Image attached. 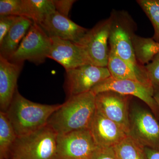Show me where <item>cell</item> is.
<instances>
[{"instance_id":"obj_11","label":"cell","mask_w":159,"mask_h":159,"mask_svg":"<svg viewBox=\"0 0 159 159\" xmlns=\"http://www.w3.org/2000/svg\"><path fill=\"white\" fill-rule=\"evenodd\" d=\"M129 96L113 91H105L96 95L97 110L121 126L128 135L129 130Z\"/></svg>"},{"instance_id":"obj_12","label":"cell","mask_w":159,"mask_h":159,"mask_svg":"<svg viewBox=\"0 0 159 159\" xmlns=\"http://www.w3.org/2000/svg\"><path fill=\"white\" fill-rule=\"evenodd\" d=\"M89 129L99 148H113L128 135L121 126L97 110Z\"/></svg>"},{"instance_id":"obj_5","label":"cell","mask_w":159,"mask_h":159,"mask_svg":"<svg viewBox=\"0 0 159 159\" xmlns=\"http://www.w3.org/2000/svg\"><path fill=\"white\" fill-rule=\"evenodd\" d=\"M51 45V37L39 25L34 22L9 60L17 64H24L28 61L39 65L48 57Z\"/></svg>"},{"instance_id":"obj_15","label":"cell","mask_w":159,"mask_h":159,"mask_svg":"<svg viewBox=\"0 0 159 159\" xmlns=\"http://www.w3.org/2000/svg\"><path fill=\"white\" fill-rule=\"evenodd\" d=\"M24 64L15 63L0 56V108L6 112L17 89Z\"/></svg>"},{"instance_id":"obj_25","label":"cell","mask_w":159,"mask_h":159,"mask_svg":"<svg viewBox=\"0 0 159 159\" xmlns=\"http://www.w3.org/2000/svg\"><path fill=\"white\" fill-rule=\"evenodd\" d=\"M18 17L16 16H0V43L2 41Z\"/></svg>"},{"instance_id":"obj_18","label":"cell","mask_w":159,"mask_h":159,"mask_svg":"<svg viewBox=\"0 0 159 159\" xmlns=\"http://www.w3.org/2000/svg\"><path fill=\"white\" fill-rule=\"evenodd\" d=\"M24 16L39 24L56 11L53 0H23Z\"/></svg>"},{"instance_id":"obj_29","label":"cell","mask_w":159,"mask_h":159,"mask_svg":"<svg viewBox=\"0 0 159 159\" xmlns=\"http://www.w3.org/2000/svg\"><path fill=\"white\" fill-rule=\"evenodd\" d=\"M154 98L157 102L159 108V88L154 89Z\"/></svg>"},{"instance_id":"obj_16","label":"cell","mask_w":159,"mask_h":159,"mask_svg":"<svg viewBox=\"0 0 159 159\" xmlns=\"http://www.w3.org/2000/svg\"><path fill=\"white\" fill-rule=\"evenodd\" d=\"M107 67L111 77L115 79L130 80L152 85L145 66H135L122 59L116 53L111 51Z\"/></svg>"},{"instance_id":"obj_19","label":"cell","mask_w":159,"mask_h":159,"mask_svg":"<svg viewBox=\"0 0 159 159\" xmlns=\"http://www.w3.org/2000/svg\"><path fill=\"white\" fill-rule=\"evenodd\" d=\"M132 43L136 58L142 65L148 64L159 52V43L152 38L142 37L135 34Z\"/></svg>"},{"instance_id":"obj_14","label":"cell","mask_w":159,"mask_h":159,"mask_svg":"<svg viewBox=\"0 0 159 159\" xmlns=\"http://www.w3.org/2000/svg\"><path fill=\"white\" fill-rule=\"evenodd\" d=\"M39 25L49 37L79 42L89 29L79 25L57 11L48 16Z\"/></svg>"},{"instance_id":"obj_22","label":"cell","mask_w":159,"mask_h":159,"mask_svg":"<svg viewBox=\"0 0 159 159\" xmlns=\"http://www.w3.org/2000/svg\"><path fill=\"white\" fill-rule=\"evenodd\" d=\"M139 4L153 26V39L159 43V0H138Z\"/></svg>"},{"instance_id":"obj_24","label":"cell","mask_w":159,"mask_h":159,"mask_svg":"<svg viewBox=\"0 0 159 159\" xmlns=\"http://www.w3.org/2000/svg\"><path fill=\"white\" fill-rule=\"evenodd\" d=\"M148 79L153 88H159V52L145 66Z\"/></svg>"},{"instance_id":"obj_13","label":"cell","mask_w":159,"mask_h":159,"mask_svg":"<svg viewBox=\"0 0 159 159\" xmlns=\"http://www.w3.org/2000/svg\"><path fill=\"white\" fill-rule=\"evenodd\" d=\"M51 38L52 45L48 58L57 61L65 70L91 64L83 49L76 43L58 38Z\"/></svg>"},{"instance_id":"obj_1","label":"cell","mask_w":159,"mask_h":159,"mask_svg":"<svg viewBox=\"0 0 159 159\" xmlns=\"http://www.w3.org/2000/svg\"><path fill=\"white\" fill-rule=\"evenodd\" d=\"M96 110V95L92 91L73 96L51 115L48 125L58 135L89 129Z\"/></svg>"},{"instance_id":"obj_9","label":"cell","mask_w":159,"mask_h":159,"mask_svg":"<svg viewBox=\"0 0 159 159\" xmlns=\"http://www.w3.org/2000/svg\"><path fill=\"white\" fill-rule=\"evenodd\" d=\"M108 91L139 98L148 106L155 117L159 119V108L154 98V89L152 85L130 80L117 79L111 77L99 83L91 90L95 95Z\"/></svg>"},{"instance_id":"obj_27","label":"cell","mask_w":159,"mask_h":159,"mask_svg":"<svg viewBox=\"0 0 159 159\" xmlns=\"http://www.w3.org/2000/svg\"><path fill=\"white\" fill-rule=\"evenodd\" d=\"M92 159H118L113 148H99Z\"/></svg>"},{"instance_id":"obj_23","label":"cell","mask_w":159,"mask_h":159,"mask_svg":"<svg viewBox=\"0 0 159 159\" xmlns=\"http://www.w3.org/2000/svg\"><path fill=\"white\" fill-rule=\"evenodd\" d=\"M24 16L23 0H1L0 16Z\"/></svg>"},{"instance_id":"obj_10","label":"cell","mask_w":159,"mask_h":159,"mask_svg":"<svg viewBox=\"0 0 159 159\" xmlns=\"http://www.w3.org/2000/svg\"><path fill=\"white\" fill-rule=\"evenodd\" d=\"M128 135L144 147L159 149V123L146 110L138 107L132 109Z\"/></svg>"},{"instance_id":"obj_4","label":"cell","mask_w":159,"mask_h":159,"mask_svg":"<svg viewBox=\"0 0 159 159\" xmlns=\"http://www.w3.org/2000/svg\"><path fill=\"white\" fill-rule=\"evenodd\" d=\"M111 27L109 44L110 51L135 66H142L137 61L132 39L137 25L127 11L113 10L110 16Z\"/></svg>"},{"instance_id":"obj_20","label":"cell","mask_w":159,"mask_h":159,"mask_svg":"<svg viewBox=\"0 0 159 159\" xmlns=\"http://www.w3.org/2000/svg\"><path fill=\"white\" fill-rule=\"evenodd\" d=\"M17 136L5 112L0 111V159H9Z\"/></svg>"},{"instance_id":"obj_26","label":"cell","mask_w":159,"mask_h":159,"mask_svg":"<svg viewBox=\"0 0 159 159\" xmlns=\"http://www.w3.org/2000/svg\"><path fill=\"white\" fill-rule=\"evenodd\" d=\"M75 2L74 0H53L56 11L67 17H69V13Z\"/></svg>"},{"instance_id":"obj_31","label":"cell","mask_w":159,"mask_h":159,"mask_svg":"<svg viewBox=\"0 0 159 159\" xmlns=\"http://www.w3.org/2000/svg\"><path fill=\"white\" fill-rule=\"evenodd\" d=\"M11 159V158H10V159Z\"/></svg>"},{"instance_id":"obj_28","label":"cell","mask_w":159,"mask_h":159,"mask_svg":"<svg viewBox=\"0 0 159 159\" xmlns=\"http://www.w3.org/2000/svg\"><path fill=\"white\" fill-rule=\"evenodd\" d=\"M145 159H159V149L145 147Z\"/></svg>"},{"instance_id":"obj_6","label":"cell","mask_w":159,"mask_h":159,"mask_svg":"<svg viewBox=\"0 0 159 159\" xmlns=\"http://www.w3.org/2000/svg\"><path fill=\"white\" fill-rule=\"evenodd\" d=\"M99 147L89 129L58 135L54 159H92Z\"/></svg>"},{"instance_id":"obj_8","label":"cell","mask_w":159,"mask_h":159,"mask_svg":"<svg viewBox=\"0 0 159 159\" xmlns=\"http://www.w3.org/2000/svg\"><path fill=\"white\" fill-rule=\"evenodd\" d=\"M110 27V18L102 20L89 30L79 42L76 43L83 49L93 65L107 67Z\"/></svg>"},{"instance_id":"obj_3","label":"cell","mask_w":159,"mask_h":159,"mask_svg":"<svg viewBox=\"0 0 159 159\" xmlns=\"http://www.w3.org/2000/svg\"><path fill=\"white\" fill-rule=\"evenodd\" d=\"M58 134L47 125L29 134L17 137L9 158L54 159Z\"/></svg>"},{"instance_id":"obj_17","label":"cell","mask_w":159,"mask_h":159,"mask_svg":"<svg viewBox=\"0 0 159 159\" xmlns=\"http://www.w3.org/2000/svg\"><path fill=\"white\" fill-rule=\"evenodd\" d=\"M33 23L29 18L19 16L0 43V56L8 60L11 57Z\"/></svg>"},{"instance_id":"obj_2","label":"cell","mask_w":159,"mask_h":159,"mask_svg":"<svg viewBox=\"0 0 159 159\" xmlns=\"http://www.w3.org/2000/svg\"><path fill=\"white\" fill-rule=\"evenodd\" d=\"M61 104H40L30 101L16 89L6 113L17 137L38 130L48 121Z\"/></svg>"},{"instance_id":"obj_21","label":"cell","mask_w":159,"mask_h":159,"mask_svg":"<svg viewBox=\"0 0 159 159\" xmlns=\"http://www.w3.org/2000/svg\"><path fill=\"white\" fill-rule=\"evenodd\" d=\"M144 148L128 135L113 148L118 159H145Z\"/></svg>"},{"instance_id":"obj_30","label":"cell","mask_w":159,"mask_h":159,"mask_svg":"<svg viewBox=\"0 0 159 159\" xmlns=\"http://www.w3.org/2000/svg\"></svg>"},{"instance_id":"obj_7","label":"cell","mask_w":159,"mask_h":159,"mask_svg":"<svg viewBox=\"0 0 159 159\" xmlns=\"http://www.w3.org/2000/svg\"><path fill=\"white\" fill-rule=\"evenodd\" d=\"M111 77L107 67L91 64L66 70L64 89L67 99L90 92L95 86Z\"/></svg>"}]
</instances>
